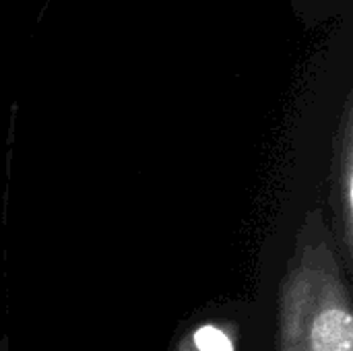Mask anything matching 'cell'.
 I'll list each match as a JSON object with an SVG mask.
<instances>
[{
	"label": "cell",
	"mask_w": 353,
	"mask_h": 351,
	"mask_svg": "<svg viewBox=\"0 0 353 351\" xmlns=\"http://www.w3.org/2000/svg\"><path fill=\"white\" fill-rule=\"evenodd\" d=\"M279 351H353L350 292L325 242L300 252L281 285Z\"/></svg>",
	"instance_id": "1"
},
{
	"label": "cell",
	"mask_w": 353,
	"mask_h": 351,
	"mask_svg": "<svg viewBox=\"0 0 353 351\" xmlns=\"http://www.w3.org/2000/svg\"><path fill=\"white\" fill-rule=\"evenodd\" d=\"M353 101L352 93H347L339 118V126L335 130V153H333V211L337 238L341 242V250L345 263L353 261Z\"/></svg>",
	"instance_id": "2"
},
{
	"label": "cell",
	"mask_w": 353,
	"mask_h": 351,
	"mask_svg": "<svg viewBox=\"0 0 353 351\" xmlns=\"http://www.w3.org/2000/svg\"><path fill=\"white\" fill-rule=\"evenodd\" d=\"M294 17L306 31L323 27L325 23L345 17L352 10V0H288Z\"/></svg>",
	"instance_id": "3"
},
{
	"label": "cell",
	"mask_w": 353,
	"mask_h": 351,
	"mask_svg": "<svg viewBox=\"0 0 353 351\" xmlns=\"http://www.w3.org/2000/svg\"><path fill=\"white\" fill-rule=\"evenodd\" d=\"M194 345L199 351H234L232 339L217 327L205 325L194 331Z\"/></svg>",
	"instance_id": "4"
}]
</instances>
